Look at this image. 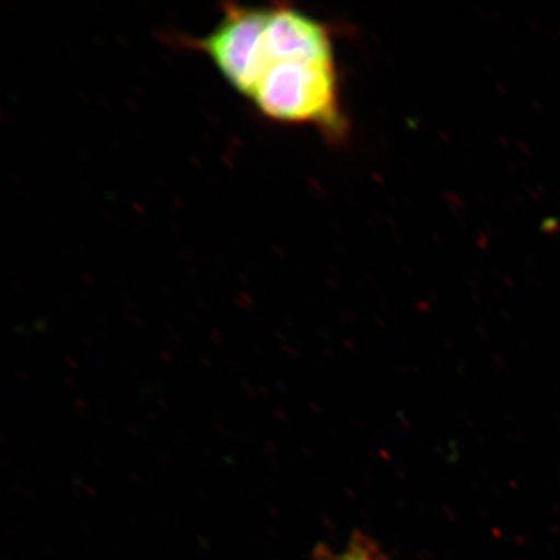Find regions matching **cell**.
I'll use <instances>...</instances> for the list:
<instances>
[{
	"instance_id": "obj_2",
	"label": "cell",
	"mask_w": 560,
	"mask_h": 560,
	"mask_svg": "<svg viewBox=\"0 0 560 560\" xmlns=\"http://www.w3.org/2000/svg\"><path fill=\"white\" fill-rule=\"evenodd\" d=\"M269 9L226 3L223 16L205 38L192 40L205 52L231 88L252 96L260 82L262 35Z\"/></svg>"
},
{
	"instance_id": "obj_1",
	"label": "cell",
	"mask_w": 560,
	"mask_h": 560,
	"mask_svg": "<svg viewBox=\"0 0 560 560\" xmlns=\"http://www.w3.org/2000/svg\"><path fill=\"white\" fill-rule=\"evenodd\" d=\"M249 101L271 120L341 128L334 62H277Z\"/></svg>"
},
{
	"instance_id": "obj_3",
	"label": "cell",
	"mask_w": 560,
	"mask_h": 560,
	"mask_svg": "<svg viewBox=\"0 0 560 560\" xmlns=\"http://www.w3.org/2000/svg\"><path fill=\"white\" fill-rule=\"evenodd\" d=\"M282 61L334 62V50L324 24L291 7L278 5L269 9L262 35L261 80L271 66Z\"/></svg>"
},
{
	"instance_id": "obj_4",
	"label": "cell",
	"mask_w": 560,
	"mask_h": 560,
	"mask_svg": "<svg viewBox=\"0 0 560 560\" xmlns=\"http://www.w3.org/2000/svg\"><path fill=\"white\" fill-rule=\"evenodd\" d=\"M318 552V560H384L374 540H371L370 537L361 534V532H354L347 550L341 552V555H332V552L325 548H322Z\"/></svg>"
}]
</instances>
